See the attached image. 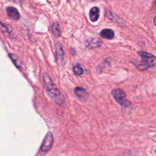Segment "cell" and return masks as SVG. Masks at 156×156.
<instances>
[{"instance_id": "1", "label": "cell", "mask_w": 156, "mask_h": 156, "mask_svg": "<svg viewBox=\"0 0 156 156\" xmlns=\"http://www.w3.org/2000/svg\"><path fill=\"white\" fill-rule=\"evenodd\" d=\"M43 82L45 91L51 100L58 105L65 107L66 105V101L64 96L48 74H44Z\"/></svg>"}, {"instance_id": "4", "label": "cell", "mask_w": 156, "mask_h": 156, "mask_svg": "<svg viewBox=\"0 0 156 156\" xmlns=\"http://www.w3.org/2000/svg\"><path fill=\"white\" fill-rule=\"evenodd\" d=\"M54 143V137L52 134L51 132H48L43 140V143L41 144L40 150L43 152H48L52 147Z\"/></svg>"}, {"instance_id": "12", "label": "cell", "mask_w": 156, "mask_h": 156, "mask_svg": "<svg viewBox=\"0 0 156 156\" xmlns=\"http://www.w3.org/2000/svg\"><path fill=\"white\" fill-rule=\"evenodd\" d=\"M73 71L74 73L76 74V75H81L83 74V68H82V66H80V64H76L74 65V68H73Z\"/></svg>"}, {"instance_id": "15", "label": "cell", "mask_w": 156, "mask_h": 156, "mask_svg": "<svg viewBox=\"0 0 156 156\" xmlns=\"http://www.w3.org/2000/svg\"><path fill=\"white\" fill-rule=\"evenodd\" d=\"M155 6H156V0H155Z\"/></svg>"}, {"instance_id": "3", "label": "cell", "mask_w": 156, "mask_h": 156, "mask_svg": "<svg viewBox=\"0 0 156 156\" xmlns=\"http://www.w3.org/2000/svg\"><path fill=\"white\" fill-rule=\"evenodd\" d=\"M112 95L115 101L122 108H128L132 106V104L126 99V93L120 88H115L112 91Z\"/></svg>"}, {"instance_id": "13", "label": "cell", "mask_w": 156, "mask_h": 156, "mask_svg": "<svg viewBox=\"0 0 156 156\" xmlns=\"http://www.w3.org/2000/svg\"><path fill=\"white\" fill-rule=\"evenodd\" d=\"M9 57L11 58V60H12V62H13V63L16 65V66L18 67V68H20V62L18 60V57L16 55H15L14 54H9Z\"/></svg>"}, {"instance_id": "7", "label": "cell", "mask_w": 156, "mask_h": 156, "mask_svg": "<svg viewBox=\"0 0 156 156\" xmlns=\"http://www.w3.org/2000/svg\"><path fill=\"white\" fill-rule=\"evenodd\" d=\"M102 44V41L98 38H90L86 40L85 46L89 49H93L99 47Z\"/></svg>"}, {"instance_id": "8", "label": "cell", "mask_w": 156, "mask_h": 156, "mask_svg": "<svg viewBox=\"0 0 156 156\" xmlns=\"http://www.w3.org/2000/svg\"><path fill=\"white\" fill-rule=\"evenodd\" d=\"M7 14L10 18L14 20H18L20 16V13L17 9L13 7H9L7 8Z\"/></svg>"}, {"instance_id": "14", "label": "cell", "mask_w": 156, "mask_h": 156, "mask_svg": "<svg viewBox=\"0 0 156 156\" xmlns=\"http://www.w3.org/2000/svg\"><path fill=\"white\" fill-rule=\"evenodd\" d=\"M154 23L155 26H156V15H155V16L154 18Z\"/></svg>"}, {"instance_id": "2", "label": "cell", "mask_w": 156, "mask_h": 156, "mask_svg": "<svg viewBox=\"0 0 156 156\" xmlns=\"http://www.w3.org/2000/svg\"><path fill=\"white\" fill-rule=\"evenodd\" d=\"M138 54L141 57V60L131 61L138 69L144 71L156 65V57L154 55L144 51H139Z\"/></svg>"}, {"instance_id": "10", "label": "cell", "mask_w": 156, "mask_h": 156, "mask_svg": "<svg viewBox=\"0 0 156 156\" xmlns=\"http://www.w3.org/2000/svg\"><path fill=\"white\" fill-rule=\"evenodd\" d=\"M100 35L102 37L109 40L113 38V37H115V33L113 30L110 29H102L100 32Z\"/></svg>"}, {"instance_id": "6", "label": "cell", "mask_w": 156, "mask_h": 156, "mask_svg": "<svg viewBox=\"0 0 156 156\" xmlns=\"http://www.w3.org/2000/svg\"><path fill=\"white\" fill-rule=\"evenodd\" d=\"M74 93L77 98L82 102H85L88 99V93L85 89L82 87H76Z\"/></svg>"}, {"instance_id": "9", "label": "cell", "mask_w": 156, "mask_h": 156, "mask_svg": "<svg viewBox=\"0 0 156 156\" xmlns=\"http://www.w3.org/2000/svg\"><path fill=\"white\" fill-rule=\"evenodd\" d=\"M89 16L90 19L92 22H96L98 19L99 16V9L97 7H92L89 13Z\"/></svg>"}, {"instance_id": "5", "label": "cell", "mask_w": 156, "mask_h": 156, "mask_svg": "<svg viewBox=\"0 0 156 156\" xmlns=\"http://www.w3.org/2000/svg\"><path fill=\"white\" fill-rule=\"evenodd\" d=\"M55 60L58 65H62L64 61V51L63 44L60 43H57L55 46Z\"/></svg>"}, {"instance_id": "11", "label": "cell", "mask_w": 156, "mask_h": 156, "mask_svg": "<svg viewBox=\"0 0 156 156\" xmlns=\"http://www.w3.org/2000/svg\"><path fill=\"white\" fill-rule=\"evenodd\" d=\"M51 30H52V32L53 34V35L58 38L60 36V27H59V25L57 23L55 22L54 23L52 24V26H51Z\"/></svg>"}]
</instances>
